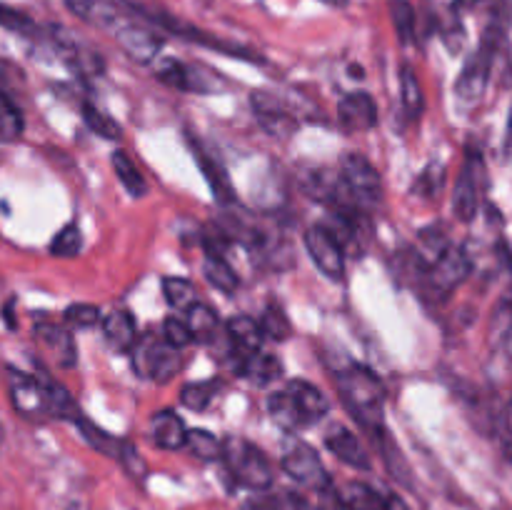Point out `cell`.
<instances>
[{
    "label": "cell",
    "mask_w": 512,
    "mask_h": 510,
    "mask_svg": "<svg viewBox=\"0 0 512 510\" xmlns=\"http://www.w3.org/2000/svg\"><path fill=\"white\" fill-rule=\"evenodd\" d=\"M133 353V370L140 378L155 380V383H168L180 370L178 350L170 348L163 338H138Z\"/></svg>",
    "instance_id": "8992f818"
},
{
    "label": "cell",
    "mask_w": 512,
    "mask_h": 510,
    "mask_svg": "<svg viewBox=\"0 0 512 510\" xmlns=\"http://www.w3.org/2000/svg\"><path fill=\"white\" fill-rule=\"evenodd\" d=\"M340 180H343L345 190L350 193L353 203L358 205V210L373 208L375 203H380L383 180H380V173L365 155H345V158L340 160Z\"/></svg>",
    "instance_id": "5b68a950"
},
{
    "label": "cell",
    "mask_w": 512,
    "mask_h": 510,
    "mask_svg": "<svg viewBox=\"0 0 512 510\" xmlns=\"http://www.w3.org/2000/svg\"><path fill=\"white\" fill-rule=\"evenodd\" d=\"M0 25L10 33L23 35V38H43V30L38 28V23L28 13L13 8V5L0 3Z\"/></svg>",
    "instance_id": "d6a6232c"
},
{
    "label": "cell",
    "mask_w": 512,
    "mask_h": 510,
    "mask_svg": "<svg viewBox=\"0 0 512 510\" xmlns=\"http://www.w3.org/2000/svg\"><path fill=\"white\" fill-rule=\"evenodd\" d=\"M240 510H285V505L280 498L265 493V495H255V498H250Z\"/></svg>",
    "instance_id": "f6af8a7d"
},
{
    "label": "cell",
    "mask_w": 512,
    "mask_h": 510,
    "mask_svg": "<svg viewBox=\"0 0 512 510\" xmlns=\"http://www.w3.org/2000/svg\"><path fill=\"white\" fill-rule=\"evenodd\" d=\"M113 170L118 175V180L123 183V188L128 190L133 198H143L148 193V183H145L143 173H140L138 165L128 158L125 150H115L113 153Z\"/></svg>",
    "instance_id": "f546056e"
},
{
    "label": "cell",
    "mask_w": 512,
    "mask_h": 510,
    "mask_svg": "<svg viewBox=\"0 0 512 510\" xmlns=\"http://www.w3.org/2000/svg\"><path fill=\"white\" fill-rule=\"evenodd\" d=\"M370 440H373V445H375V450H378L380 460H383L385 468H388L390 478H393L398 485H403V488L413 490L415 488L413 470H410L408 458H405V453L400 450L398 440L390 435V430L385 428V425H380V428L370 430Z\"/></svg>",
    "instance_id": "5bb4252c"
},
{
    "label": "cell",
    "mask_w": 512,
    "mask_h": 510,
    "mask_svg": "<svg viewBox=\"0 0 512 510\" xmlns=\"http://www.w3.org/2000/svg\"><path fill=\"white\" fill-rule=\"evenodd\" d=\"M75 425H78L80 435H83L85 443H88L90 448L98 450V453L105 455V458H115V460H118L120 445H123V440L115 438V435H110L108 430H103V428H100V425L90 423V420L85 418V415H80V420Z\"/></svg>",
    "instance_id": "83f0119b"
},
{
    "label": "cell",
    "mask_w": 512,
    "mask_h": 510,
    "mask_svg": "<svg viewBox=\"0 0 512 510\" xmlns=\"http://www.w3.org/2000/svg\"><path fill=\"white\" fill-rule=\"evenodd\" d=\"M100 323H103L105 343L115 353H130L135 348V343H138V325H135L133 315L128 310H113Z\"/></svg>",
    "instance_id": "d6986e66"
},
{
    "label": "cell",
    "mask_w": 512,
    "mask_h": 510,
    "mask_svg": "<svg viewBox=\"0 0 512 510\" xmlns=\"http://www.w3.org/2000/svg\"><path fill=\"white\" fill-rule=\"evenodd\" d=\"M163 295L170 308L175 310H188L190 305L198 303V290H195V285L188 278H175V275L163 280Z\"/></svg>",
    "instance_id": "836d02e7"
},
{
    "label": "cell",
    "mask_w": 512,
    "mask_h": 510,
    "mask_svg": "<svg viewBox=\"0 0 512 510\" xmlns=\"http://www.w3.org/2000/svg\"><path fill=\"white\" fill-rule=\"evenodd\" d=\"M260 328H263V335L270 340H288L290 333H293V325H290L288 315L280 305H268L263 313V318L258 320Z\"/></svg>",
    "instance_id": "74e56055"
},
{
    "label": "cell",
    "mask_w": 512,
    "mask_h": 510,
    "mask_svg": "<svg viewBox=\"0 0 512 510\" xmlns=\"http://www.w3.org/2000/svg\"><path fill=\"white\" fill-rule=\"evenodd\" d=\"M68 10L78 15L85 23L95 25V28L105 30L110 38L128 28L130 23L140 18L138 3L133 0H65Z\"/></svg>",
    "instance_id": "277c9868"
},
{
    "label": "cell",
    "mask_w": 512,
    "mask_h": 510,
    "mask_svg": "<svg viewBox=\"0 0 512 510\" xmlns=\"http://www.w3.org/2000/svg\"><path fill=\"white\" fill-rule=\"evenodd\" d=\"M25 118L10 93L0 90V143H15L23 135Z\"/></svg>",
    "instance_id": "f1b7e54d"
},
{
    "label": "cell",
    "mask_w": 512,
    "mask_h": 510,
    "mask_svg": "<svg viewBox=\"0 0 512 510\" xmlns=\"http://www.w3.org/2000/svg\"><path fill=\"white\" fill-rule=\"evenodd\" d=\"M5 373H8L5 375V383H8V395L15 413L25 420H35V423L50 418L48 398H45V380L15 368H8Z\"/></svg>",
    "instance_id": "ba28073f"
},
{
    "label": "cell",
    "mask_w": 512,
    "mask_h": 510,
    "mask_svg": "<svg viewBox=\"0 0 512 510\" xmlns=\"http://www.w3.org/2000/svg\"><path fill=\"white\" fill-rule=\"evenodd\" d=\"M338 120L348 130H370L378 123V105L365 90L348 93L338 103Z\"/></svg>",
    "instance_id": "2e32d148"
},
{
    "label": "cell",
    "mask_w": 512,
    "mask_h": 510,
    "mask_svg": "<svg viewBox=\"0 0 512 510\" xmlns=\"http://www.w3.org/2000/svg\"><path fill=\"white\" fill-rule=\"evenodd\" d=\"M80 248H83V235H80V228L75 223L65 225V228L55 235L53 243H50V253H53L55 258H75V255L80 253Z\"/></svg>",
    "instance_id": "f35d334b"
},
{
    "label": "cell",
    "mask_w": 512,
    "mask_h": 510,
    "mask_svg": "<svg viewBox=\"0 0 512 510\" xmlns=\"http://www.w3.org/2000/svg\"><path fill=\"white\" fill-rule=\"evenodd\" d=\"M505 453H508V460L512 463V403L505 410Z\"/></svg>",
    "instance_id": "bcb514c9"
},
{
    "label": "cell",
    "mask_w": 512,
    "mask_h": 510,
    "mask_svg": "<svg viewBox=\"0 0 512 510\" xmlns=\"http://www.w3.org/2000/svg\"><path fill=\"white\" fill-rule=\"evenodd\" d=\"M485 165L483 158L478 153H468V160L463 165V173H460L458 183H455L453 193V210L463 223L475 220L480 210V190L485 183Z\"/></svg>",
    "instance_id": "9c48e42d"
},
{
    "label": "cell",
    "mask_w": 512,
    "mask_h": 510,
    "mask_svg": "<svg viewBox=\"0 0 512 510\" xmlns=\"http://www.w3.org/2000/svg\"><path fill=\"white\" fill-rule=\"evenodd\" d=\"M390 15H393V28L400 43H413L418 18H415V8L410 5V0H390Z\"/></svg>",
    "instance_id": "d590c367"
},
{
    "label": "cell",
    "mask_w": 512,
    "mask_h": 510,
    "mask_svg": "<svg viewBox=\"0 0 512 510\" xmlns=\"http://www.w3.org/2000/svg\"><path fill=\"white\" fill-rule=\"evenodd\" d=\"M240 375L250 378L255 385H270L273 380H278L283 375V363L273 353H260L258 350L255 355L245 358Z\"/></svg>",
    "instance_id": "cb8c5ba5"
},
{
    "label": "cell",
    "mask_w": 512,
    "mask_h": 510,
    "mask_svg": "<svg viewBox=\"0 0 512 510\" xmlns=\"http://www.w3.org/2000/svg\"><path fill=\"white\" fill-rule=\"evenodd\" d=\"M325 448H328L340 463L348 465V468L370 470L368 450H365V445L360 443L358 435H355L350 428H345V425L340 423L330 425L328 433H325Z\"/></svg>",
    "instance_id": "9a60e30c"
},
{
    "label": "cell",
    "mask_w": 512,
    "mask_h": 510,
    "mask_svg": "<svg viewBox=\"0 0 512 510\" xmlns=\"http://www.w3.org/2000/svg\"><path fill=\"white\" fill-rule=\"evenodd\" d=\"M163 340L170 345V348L183 350V348H188L195 338H193V333H190V328L185 320L170 315V318H165V323H163Z\"/></svg>",
    "instance_id": "b9f144b4"
},
{
    "label": "cell",
    "mask_w": 512,
    "mask_h": 510,
    "mask_svg": "<svg viewBox=\"0 0 512 510\" xmlns=\"http://www.w3.org/2000/svg\"><path fill=\"white\" fill-rule=\"evenodd\" d=\"M68 510H83V508H80V505H75V503H73V505H70Z\"/></svg>",
    "instance_id": "f907efd6"
},
{
    "label": "cell",
    "mask_w": 512,
    "mask_h": 510,
    "mask_svg": "<svg viewBox=\"0 0 512 510\" xmlns=\"http://www.w3.org/2000/svg\"><path fill=\"white\" fill-rule=\"evenodd\" d=\"M250 105H253V113L258 118L260 128L268 130L273 138H290L298 128V120L295 113L275 95L258 90V93L250 95Z\"/></svg>",
    "instance_id": "7c38bea8"
},
{
    "label": "cell",
    "mask_w": 512,
    "mask_h": 510,
    "mask_svg": "<svg viewBox=\"0 0 512 510\" xmlns=\"http://www.w3.org/2000/svg\"><path fill=\"white\" fill-rule=\"evenodd\" d=\"M305 248H308L310 260L318 265L320 273L328 275L330 280H343L345 250L323 225H313V228L305 230Z\"/></svg>",
    "instance_id": "30bf717a"
},
{
    "label": "cell",
    "mask_w": 512,
    "mask_h": 510,
    "mask_svg": "<svg viewBox=\"0 0 512 510\" xmlns=\"http://www.w3.org/2000/svg\"><path fill=\"white\" fill-rule=\"evenodd\" d=\"M340 400L350 410L355 420L365 430H375L383 423V405H385V385L378 375L365 365L353 363L348 368L338 370L335 375Z\"/></svg>",
    "instance_id": "6da1fadb"
},
{
    "label": "cell",
    "mask_w": 512,
    "mask_h": 510,
    "mask_svg": "<svg viewBox=\"0 0 512 510\" xmlns=\"http://www.w3.org/2000/svg\"><path fill=\"white\" fill-rule=\"evenodd\" d=\"M443 183H445L443 165H430V168L420 175V180L415 183L413 190L423 195V198H435V195L440 193V188H443Z\"/></svg>",
    "instance_id": "7bdbcfd3"
},
{
    "label": "cell",
    "mask_w": 512,
    "mask_h": 510,
    "mask_svg": "<svg viewBox=\"0 0 512 510\" xmlns=\"http://www.w3.org/2000/svg\"><path fill=\"white\" fill-rule=\"evenodd\" d=\"M503 348H505V355L512 360V328L505 333V340H503Z\"/></svg>",
    "instance_id": "681fc988"
},
{
    "label": "cell",
    "mask_w": 512,
    "mask_h": 510,
    "mask_svg": "<svg viewBox=\"0 0 512 510\" xmlns=\"http://www.w3.org/2000/svg\"><path fill=\"white\" fill-rule=\"evenodd\" d=\"M193 145V153L195 158H198L200 163V170H203L205 180H208L210 190H213L215 200H218L220 205H233L235 203V190H233V183H230L228 173H225L223 163H220L215 155L205 153L203 148H200L198 143H190Z\"/></svg>",
    "instance_id": "44dd1931"
},
{
    "label": "cell",
    "mask_w": 512,
    "mask_h": 510,
    "mask_svg": "<svg viewBox=\"0 0 512 510\" xmlns=\"http://www.w3.org/2000/svg\"><path fill=\"white\" fill-rule=\"evenodd\" d=\"M268 413H270V418L275 420V425H280V428L288 430V433H293V430L303 428L305 425L303 413H300V408L295 405L293 395H290L288 390H280V393L270 395Z\"/></svg>",
    "instance_id": "603a6c76"
},
{
    "label": "cell",
    "mask_w": 512,
    "mask_h": 510,
    "mask_svg": "<svg viewBox=\"0 0 512 510\" xmlns=\"http://www.w3.org/2000/svg\"><path fill=\"white\" fill-rule=\"evenodd\" d=\"M285 390L293 395L295 405H298L300 413H303L305 425L318 423V420H323L325 415H328L330 410L328 398L323 395V390H318L313 383H308V380H300V378L288 380Z\"/></svg>",
    "instance_id": "ac0fdd59"
},
{
    "label": "cell",
    "mask_w": 512,
    "mask_h": 510,
    "mask_svg": "<svg viewBox=\"0 0 512 510\" xmlns=\"http://www.w3.org/2000/svg\"><path fill=\"white\" fill-rule=\"evenodd\" d=\"M150 438L158 448L180 450L185 448V440H188V425L175 410H158L150 418Z\"/></svg>",
    "instance_id": "e0dca14e"
},
{
    "label": "cell",
    "mask_w": 512,
    "mask_h": 510,
    "mask_svg": "<svg viewBox=\"0 0 512 510\" xmlns=\"http://www.w3.org/2000/svg\"><path fill=\"white\" fill-rule=\"evenodd\" d=\"M185 448L200 460H220L223 458V440L218 435H213L210 430L195 428L188 430V440H185Z\"/></svg>",
    "instance_id": "1f68e13d"
},
{
    "label": "cell",
    "mask_w": 512,
    "mask_h": 510,
    "mask_svg": "<svg viewBox=\"0 0 512 510\" xmlns=\"http://www.w3.org/2000/svg\"><path fill=\"white\" fill-rule=\"evenodd\" d=\"M335 493L348 510H385V500H388V495H380L378 490L370 488L368 483H360V480L345 483Z\"/></svg>",
    "instance_id": "7402d4cb"
},
{
    "label": "cell",
    "mask_w": 512,
    "mask_h": 510,
    "mask_svg": "<svg viewBox=\"0 0 512 510\" xmlns=\"http://www.w3.org/2000/svg\"><path fill=\"white\" fill-rule=\"evenodd\" d=\"M318 510H348V508H345L343 500L338 498V493H333V490L328 488V490H325V503L320 505Z\"/></svg>",
    "instance_id": "7dc6e473"
},
{
    "label": "cell",
    "mask_w": 512,
    "mask_h": 510,
    "mask_svg": "<svg viewBox=\"0 0 512 510\" xmlns=\"http://www.w3.org/2000/svg\"><path fill=\"white\" fill-rule=\"evenodd\" d=\"M283 470L300 483L303 488L310 490H318V493H325L330 488V475L325 470L323 460L320 455L315 453V448H310L308 443L303 440H290L285 445V453H283Z\"/></svg>",
    "instance_id": "52a82bcc"
},
{
    "label": "cell",
    "mask_w": 512,
    "mask_h": 510,
    "mask_svg": "<svg viewBox=\"0 0 512 510\" xmlns=\"http://www.w3.org/2000/svg\"><path fill=\"white\" fill-rule=\"evenodd\" d=\"M503 155H505V160L512 165V105H510V115H508V128H505Z\"/></svg>",
    "instance_id": "c3c4849f"
},
{
    "label": "cell",
    "mask_w": 512,
    "mask_h": 510,
    "mask_svg": "<svg viewBox=\"0 0 512 510\" xmlns=\"http://www.w3.org/2000/svg\"><path fill=\"white\" fill-rule=\"evenodd\" d=\"M155 78H158L160 83L170 85V88L188 90V93H215V90L220 88L218 73L213 75L210 70L178 63V60H165V63L155 70Z\"/></svg>",
    "instance_id": "4fadbf2b"
},
{
    "label": "cell",
    "mask_w": 512,
    "mask_h": 510,
    "mask_svg": "<svg viewBox=\"0 0 512 510\" xmlns=\"http://www.w3.org/2000/svg\"><path fill=\"white\" fill-rule=\"evenodd\" d=\"M203 273H205V280H208L215 290H220V293L233 295L235 290H238L240 285L238 275H235V270L230 268V263L223 258V255H213V253L205 255Z\"/></svg>",
    "instance_id": "d4e9b609"
},
{
    "label": "cell",
    "mask_w": 512,
    "mask_h": 510,
    "mask_svg": "<svg viewBox=\"0 0 512 510\" xmlns=\"http://www.w3.org/2000/svg\"><path fill=\"white\" fill-rule=\"evenodd\" d=\"M215 393H218V385H215V380L188 383V385H183V390H180V403H183L185 408L200 413V410H205L210 403H213Z\"/></svg>",
    "instance_id": "8d00e7d4"
},
{
    "label": "cell",
    "mask_w": 512,
    "mask_h": 510,
    "mask_svg": "<svg viewBox=\"0 0 512 510\" xmlns=\"http://www.w3.org/2000/svg\"><path fill=\"white\" fill-rule=\"evenodd\" d=\"M45 398H48V415L58 420H70V423H78L80 420V408L73 400V395L63 388L55 380H45Z\"/></svg>",
    "instance_id": "484cf974"
},
{
    "label": "cell",
    "mask_w": 512,
    "mask_h": 510,
    "mask_svg": "<svg viewBox=\"0 0 512 510\" xmlns=\"http://www.w3.org/2000/svg\"><path fill=\"white\" fill-rule=\"evenodd\" d=\"M80 113H83L85 125H88V128L93 130L95 135H100V138H105V140H118L120 135H123V128H120V125L115 123V120L110 118V115L105 113V110H100L98 105L83 103V108H80Z\"/></svg>",
    "instance_id": "e575fe53"
},
{
    "label": "cell",
    "mask_w": 512,
    "mask_h": 510,
    "mask_svg": "<svg viewBox=\"0 0 512 510\" xmlns=\"http://www.w3.org/2000/svg\"><path fill=\"white\" fill-rule=\"evenodd\" d=\"M400 103H403L405 115L410 120H418L425 110V95H423V85H420L418 75L403 65L400 68Z\"/></svg>",
    "instance_id": "4316f807"
},
{
    "label": "cell",
    "mask_w": 512,
    "mask_h": 510,
    "mask_svg": "<svg viewBox=\"0 0 512 510\" xmlns=\"http://www.w3.org/2000/svg\"><path fill=\"white\" fill-rule=\"evenodd\" d=\"M225 330H228V340L230 345H233V353H238L240 358H250V355L258 353L260 345H263V328H260L258 320L250 318V315H235L233 320H228Z\"/></svg>",
    "instance_id": "ffe728a7"
},
{
    "label": "cell",
    "mask_w": 512,
    "mask_h": 510,
    "mask_svg": "<svg viewBox=\"0 0 512 510\" xmlns=\"http://www.w3.org/2000/svg\"><path fill=\"white\" fill-rule=\"evenodd\" d=\"M100 308L98 305H90V303H75L65 310V323L75 330H83V328H93V325L100 323Z\"/></svg>",
    "instance_id": "ab89813d"
},
{
    "label": "cell",
    "mask_w": 512,
    "mask_h": 510,
    "mask_svg": "<svg viewBox=\"0 0 512 510\" xmlns=\"http://www.w3.org/2000/svg\"><path fill=\"white\" fill-rule=\"evenodd\" d=\"M470 268H473V263H470L468 253L460 248H445V253L440 255V258H435L433 263L425 268L423 278H420V293H423L425 300H435V303H440V300L448 298L450 293H453L455 288H460V285L465 283V278L470 275Z\"/></svg>",
    "instance_id": "3957f363"
},
{
    "label": "cell",
    "mask_w": 512,
    "mask_h": 510,
    "mask_svg": "<svg viewBox=\"0 0 512 510\" xmlns=\"http://www.w3.org/2000/svg\"><path fill=\"white\" fill-rule=\"evenodd\" d=\"M228 465L230 475L235 478V483L243 485L250 490H268L273 485V465H270L268 455L253 445L250 440L238 438H225L223 440V458Z\"/></svg>",
    "instance_id": "7a4b0ae2"
},
{
    "label": "cell",
    "mask_w": 512,
    "mask_h": 510,
    "mask_svg": "<svg viewBox=\"0 0 512 510\" xmlns=\"http://www.w3.org/2000/svg\"><path fill=\"white\" fill-rule=\"evenodd\" d=\"M33 338L45 353V358L55 368H75V363H78V348H75V340L68 328L50 323V320H40L33 328Z\"/></svg>",
    "instance_id": "8fae6325"
},
{
    "label": "cell",
    "mask_w": 512,
    "mask_h": 510,
    "mask_svg": "<svg viewBox=\"0 0 512 510\" xmlns=\"http://www.w3.org/2000/svg\"><path fill=\"white\" fill-rule=\"evenodd\" d=\"M10 85H23V70L10 60L0 58V90L8 93Z\"/></svg>",
    "instance_id": "ee69618b"
},
{
    "label": "cell",
    "mask_w": 512,
    "mask_h": 510,
    "mask_svg": "<svg viewBox=\"0 0 512 510\" xmlns=\"http://www.w3.org/2000/svg\"><path fill=\"white\" fill-rule=\"evenodd\" d=\"M185 313H188V320H185V323H188L193 338L203 340V343H210V340L215 338V330H218V313L203 303L190 305Z\"/></svg>",
    "instance_id": "4dcf8cb0"
},
{
    "label": "cell",
    "mask_w": 512,
    "mask_h": 510,
    "mask_svg": "<svg viewBox=\"0 0 512 510\" xmlns=\"http://www.w3.org/2000/svg\"><path fill=\"white\" fill-rule=\"evenodd\" d=\"M118 460H120V465H123L125 473H128L130 478L145 480V475H148V463H145V458L140 455V450L135 448L130 440H123V445H120Z\"/></svg>",
    "instance_id": "60d3db41"
}]
</instances>
